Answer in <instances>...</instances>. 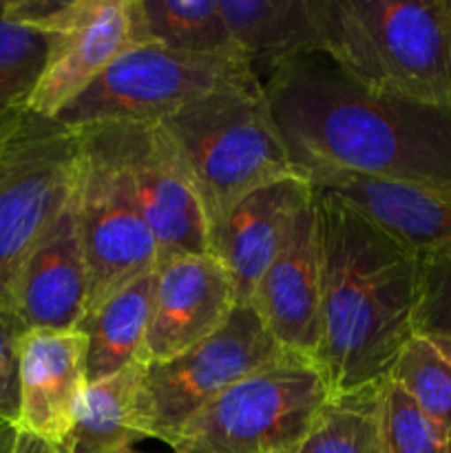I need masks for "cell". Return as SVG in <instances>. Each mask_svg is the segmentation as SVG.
Listing matches in <instances>:
<instances>
[{
	"instance_id": "ffe728a7",
	"label": "cell",
	"mask_w": 451,
	"mask_h": 453,
	"mask_svg": "<svg viewBox=\"0 0 451 453\" xmlns=\"http://www.w3.org/2000/svg\"><path fill=\"white\" fill-rule=\"evenodd\" d=\"M144 363L88 383L62 453H124L149 438L141 401Z\"/></svg>"
},
{
	"instance_id": "5b68a950",
	"label": "cell",
	"mask_w": 451,
	"mask_h": 453,
	"mask_svg": "<svg viewBox=\"0 0 451 453\" xmlns=\"http://www.w3.org/2000/svg\"><path fill=\"white\" fill-rule=\"evenodd\" d=\"M317 365L290 357L261 367L186 423L175 453H296L330 403Z\"/></svg>"
},
{
	"instance_id": "ba28073f",
	"label": "cell",
	"mask_w": 451,
	"mask_h": 453,
	"mask_svg": "<svg viewBox=\"0 0 451 453\" xmlns=\"http://www.w3.org/2000/svg\"><path fill=\"white\" fill-rule=\"evenodd\" d=\"M4 13L49 35L27 111L56 119L124 51L140 47L137 0H3Z\"/></svg>"
},
{
	"instance_id": "30bf717a",
	"label": "cell",
	"mask_w": 451,
	"mask_h": 453,
	"mask_svg": "<svg viewBox=\"0 0 451 453\" xmlns=\"http://www.w3.org/2000/svg\"><path fill=\"white\" fill-rule=\"evenodd\" d=\"M126 180L157 242V265L208 252V224L195 186L157 122H113L80 128Z\"/></svg>"
},
{
	"instance_id": "ac0fdd59",
	"label": "cell",
	"mask_w": 451,
	"mask_h": 453,
	"mask_svg": "<svg viewBox=\"0 0 451 453\" xmlns=\"http://www.w3.org/2000/svg\"><path fill=\"white\" fill-rule=\"evenodd\" d=\"M219 4L234 49L259 80L283 62L323 53L314 0H219Z\"/></svg>"
},
{
	"instance_id": "cb8c5ba5",
	"label": "cell",
	"mask_w": 451,
	"mask_h": 453,
	"mask_svg": "<svg viewBox=\"0 0 451 453\" xmlns=\"http://www.w3.org/2000/svg\"><path fill=\"white\" fill-rule=\"evenodd\" d=\"M387 379L401 385L451 441V358L433 341L411 336Z\"/></svg>"
},
{
	"instance_id": "7c38bea8",
	"label": "cell",
	"mask_w": 451,
	"mask_h": 453,
	"mask_svg": "<svg viewBox=\"0 0 451 453\" xmlns=\"http://www.w3.org/2000/svg\"><path fill=\"white\" fill-rule=\"evenodd\" d=\"M237 305L233 279L210 252L181 255L155 270V299L140 361L175 358L215 334Z\"/></svg>"
},
{
	"instance_id": "2e32d148",
	"label": "cell",
	"mask_w": 451,
	"mask_h": 453,
	"mask_svg": "<svg viewBox=\"0 0 451 453\" xmlns=\"http://www.w3.org/2000/svg\"><path fill=\"white\" fill-rule=\"evenodd\" d=\"M314 197L303 177L272 181L243 197L208 239V252L228 270L237 305H250L265 270L277 259L292 224Z\"/></svg>"
},
{
	"instance_id": "83f0119b",
	"label": "cell",
	"mask_w": 451,
	"mask_h": 453,
	"mask_svg": "<svg viewBox=\"0 0 451 453\" xmlns=\"http://www.w3.org/2000/svg\"><path fill=\"white\" fill-rule=\"evenodd\" d=\"M16 453H62L60 447H53L49 442L40 441V438L29 436V434L18 432Z\"/></svg>"
},
{
	"instance_id": "1f68e13d",
	"label": "cell",
	"mask_w": 451,
	"mask_h": 453,
	"mask_svg": "<svg viewBox=\"0 0 451 453\" xmlns=\"http://www.w3.org/2000/svg\"><path fill=\"white\" fill-rule=\"evenodd\" d=\"M124 453H146V451H137L135 447H133V449H126V451H124ZM171 453H175V451H171Z\"/></svg>"
},
{
	"instance_id": "9a60e30c",
	"label": "cell",
	"mask_w": 451,
	"mask_h": 453,
	"mask_svg": "<svg viewBox=\"0 0 451 453\" xmlns=\"http://www.w3.org/2000/svg\"><path fill=\"white\" fill-rule=\"evenodd\" d=\"M88 299V273L73 197L18 270L9 321L18 336L31 330H75Z\"/></svg>"
},
{
	"instance_id": "d6986e66",
	"label": "cell",
	"mask_w": 451,
	"mask_h": 453,
	"mask_svg": "<svg viewBox=\"0 0 451 453\" xmlns=\"http://www.w3.org/2000/svg\"><path fill=\"white\" fill-rule=\"evenodd\" d=\"M155 299V270L87 310L75 330L87 339V379L97 383L141 363Z\"/></svg>"
},
{
	"instance_id": "3957f363",
	"label": "cell",
	"mask_w": 451,
	"mask_h": 453,
	"mask_svg": "<svg viewBox=\"0 0 451 453\" xmlns=\"http://www.w3.org/2000/svg\"><path fill=\"white\" fill-rule=\"evenodd\" d=\"M323 53L378 93L451 104V0H314Z\"/></svg>"
},
{
	"instance_id": "e0dca14e",
	"label": "cell",
	"mask_w": 451,
	"mask_h": 453,
	"mask_svg": "<svg viewBox=\"0 0 451 453\" xmlns=\"http://www.w3.org/2000/svg\"><path fill=\"white\" fill-rule=\"evenodd\" d=\"M310 184L334 193L418 257L451 255V181L389 184L348 175H317Z\"/></svg>"
},
{
	"instance_id": "d4e9b609",
	"label": "cell",
	"mask_w": 451,
	"mask_h": 453,
	"mask_svg": "<svg viewBox=\"0 0 451 453\" xmlns=\"http://www.w3.org/2000/svg\"><path fill=\"white\" fill-rule=\"evenodd\" d=\"M378 403L385 453H449V436L392 379L380 383Z\"/></svg>"
},
{
	"instance_id": "52a82bcc",
	"label": "cell",
	"mask_w": 451,
	"mask_h": 453,
	"mask_svg": "<svg viewBox=\"0 0 451 453\" xmlns=\"http://www.w3.org/2000/svg\"><path fill=\"white\" fill-rule=\"evenodd\" d=\"M78 164L80 133L31 111L0 146V314L7 321L18 270L73 197Z\"/></svg>"
},
{
	"instance_id": "7402d4cb",
	"label": "cell",
	"mask_w": 451,
	"mask_h": 453,
	"mask_svg": "<svg viewBox=\"0 0 451 453\" xmlns=\"http://www.w3.org/2000/svg\"><path fill=\"white\" fill-rule=\"evenodd\" d=\"M380 383L330 398L296 453H385L380 441Z\"/></svg>"
},
{
	"instance_id": "44dd1931",
	"label": "cell",
	"mask_w": 451,
	"mask_h": 453,
	"mask_svg": "<svg viewBox=\"0 0 451 453\" xmlns=\"http://www.w3.org/2000/svg\"><path fill=\"white\" fill-rule=\"evenodd\" d=\"M137 18L141 44L199 56L237 53L219 0H137Z\"/></svg>"
},
{
	"instance_id": "277c9868",
	"label": "cell",
	"mask_w": 451,
	"mask_h": 453,
	"mask_svg": "<svg viewBox=\"0 0 451 453\" xmlns=\"http://www.w3.org/2000/svg\"><path fill=\"white\" fill-rule=\"evenodd\" d=\"M195 186L210 233L255 190L308 177L290 162L264 87L221 91L159 119Z\"/></svg>"
},
{
	"instance_id": "f546056e",
	"label": "cell",
	"mask_w": 451,
	"mask_h": 453,
	"mask_svg": "<svg viewBox=\"0 0 451 453\" xmlns=\"http://www.w3.org/2000/svg\"><path fill=\"white\" fill-rule=\"evenodd\" d=\"M22 113H25V111H22ZM22 113H18V115H13V118L3 119V122H0V146L4 144V140H7L9 133L13 131V127H16L18 119H20V115H22Z\"/></svg>"
},
{
	"instance_id": "f1b7e54d",
	"label": "cell",
	"mask_w": 451,
	"mask_h": 453,
	"mask_svg": "<svg viewBox=\"0 0 451 453\" xmlns=\"http://www.w3.org/2000/svg\"><path fill=\"white\" fill-rule=\"evenodd\" d=\"M18 427L0 420V453H16Z\"/></svg>"
},
{
	"instance_id": "9c48e42d",
	"label": "cell",
	"mask_w": 451,
	"mask_h": 453,
	"mask_svg": "<svg viewBox=\"0 0 451 453\" xmlns=\"http://www.w3.org/2000/svg\"><path fill=\"white\" fill-rule=\"evenodd\" d=\"M252 305H234L228 321L184 354L144 365L141 401L149 438L172 447L195 414L261 367L290 358Z\"/></svg>"
},
{
	"instance_id": "8992f818",
	"label": "cell",
	"mask_w": 451,
	"mask_h": 453,
	"mask_svg": "<svg viewBox=\"0 0 451 453\" xmlns=\"http://www.w3.org/2000/svg\"><path fill=\"white\" fill-rule=\"evenodd\" d=\"M259 84L250 62L237 53L199 56L140 44L124 51L56 119L75 131L113 122H159L212 93Z\"/></svg>"
},
{
	"instance_id": "5bb4252c",
	"label": "cell",
	"mask_w": 451,
	"mask_h": 453,
	"mask_svg": "<svg viewBox=\"0 0 451 453\" xmlns=\"http://www.w3.org/2000/svg\"><path fill=\"white\" fill-rule=\"evenodd\" d=\"M87 339L78 330H31L18 339V432L65 445L87 392Z\"/></svg>"
},
{
	"instance_id": "4fadbf2b",
	"label": "cell",
	"mask_w": 451,
	"mask_h": 453,
	"mask_svg": "<svg viewBox=\"0 0 451 453\" xmlns=\"http://www.w3.org/2000/svg\"><path fill=\"white\" fill-rule=\"evenodd\" d=\"M250 305L287 354L314 361L321 334V246L314 197L292 224Z\"/></svg>"
},
{
	"instance_id": "4dcf8cb0",
	"label": "cell",
	"mask_w": 451,
	"mask_h": 453,
	"mask_svg": "<svg viewBox=\"0 0 451 453\" xmlns=\"http://www.w3.org/2000/svg\"><path fill=\"white\" fill-rule=\"evenodd\" d=\"M429 341H432V339H429ZM433 343H436V345H438V348H440V349H442V352H445V354H447V357H449V358H451V343H447V341H433Z\"/></svg>"
},
{
	"instance_id": "603a6c76",
	"label": "cell",
	"mask_w": 451,
	"mask_h": 453,
	"mask_svg": "<svg viewBox=\"0 0 451 453\" xmlns=\"http://www.w3.org/2000/svg\"><path fill=\"white\" fill-rule=\"evenodd\" d=\"M49 53V35L4 13L0 0V122L27 111Z\"/></svg>"
},
{
	"instance_id": "7a4b0ae2",
	"label": "cell",
	"mask_w": 451,
	"mask_h": 453,
	"mask_svg": "<svg viewBox=\"0 0 451 453\" xmlns=\"http://www.w3.org/2000/svg\"><path fill=\"white\" fill-rule=\"evenodd\" d=\"M321 334L314 365L330 396L385 380L414 332L420 257L334 193L314 188Z\"/></svg>"
},
{
	"instance_id": "d6a6232c",
	"label": "cell",
	"mask_w": 451,
	"mask_h": 453,
	"mask_svg": "<svg viewBox=\"0 0 451 453\" xmlns=\"http://www.w3.org/2000/svg\"><path fill=\"white\" fill-rule=\"evenodd\" d=\"M449 453H451V447H449Z\"/></svg>"
},
{
	"instance_id": "8fae6325",
	"label": "cell",
	"mask_w": 451,
	"mask_h": 453,
	"mask_svg": "<svg viewBox=\"0 0 451 453\" xmlns=\"http://www.w3.org/2000/svg\"><path fill=\"white\" fill-rule=\"evenodd\" d=\"M73 206L88 273L87 310L157 270V242L126 180L82 135Z\"/></svg>"
},
{
	"instance_id": "6da1fadb",
	"label": "cell",
	"mask_w": 451,
	"mask_h": 453,
	"mask_svg": "<svg viewBox=\"0 0 451 453\" xmlns=\"http://www.w3.org/2000/svg\"><path fill=\"white\" fill-rule=\"evenodd\" d=\"M261 87L287 157L308 180L451 181V104L374 91L325 53L283 62Z\"/></svg>"
},
{
	"instance_id": "4316f807",
	"label": "cell",
	"mask_w": 451,
	"mask_h": 453,
	"mask_svg": "<svg viewBox=\"0 0 451 453\" xmlns=\"http://www.w3.org/2000/svg\"><path fill=\"white\" fill-rule=\"evenodd\" d=\"M18 332L0 314V420L18 427Z\"/></svg>"
},
{
	"instance_id": "484cf974",
	"label": "cell",
	"mask_w": 451,
	"mask_h": 453,
	"mask_svg": "<svg viewBox=\"0 0 451 453\" xmlns=\"http://www.w3.org/2000/svg\"><path fill=\"white\" fill-rule=\"evenodd\" d=\"M414 332L451 343V255L420 257V290Z\"/></svg>"
}]
</instances>
